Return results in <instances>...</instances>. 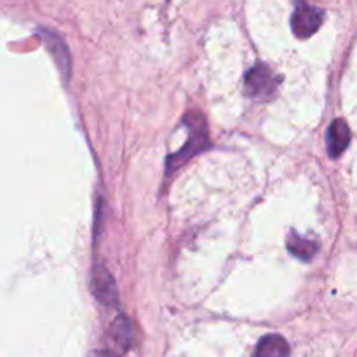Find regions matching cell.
I'll return each instance as SVG.
<instances>
[{
    "label": "cell",
    "instance_id": "obj_5",
    "mask_svg": "<svg viewBox=\"0 0 357 357\" xmlns=\"http://www.w3.org/2000/svg\"><path fill=\"white\" fill-rule=\"evenodd\" d=\"M93 291L94 296L105 305H114L117 303V288L112 279V275L103 267L94 268L93 275Z\"/></svg>",
    "mask_w": 357,
    "mask_h": 357
},
{
    "label": "cell",
    "instance_id": "obj_7",
    "mask_svg": "<svg viewBox=\"0 0 357 357\" xmlns=\"http://www.w3.org/2000/svg\"><path fill=\"white\" fill-rule=\"evenodd\" d=\"M253 357H289V345L279 335H267L258 342Z\"/></svg>",
    "mask_w": 357,
    "mask_h": 357
},
{
    "label": "cell",
    "instance_id": "obj_3",
    "mask_svg": "<svg viewBox=\"0 0 357 357\" xmlns=\"http://www.w3.org/2000/svg\"><path fill=\"white\" fill-rule=\"evenodd\" d=\"M323 23V13L317 7L309 6L305 2L296 3L295 14L291 17V26L296 37L307 38L316 33Z\"/></svg>",
    "mask_w": 357,
    "mask_h": 357
},
{
    "label": "cell",
    "instance_id": "obj_4",
    "mask_svg": "<svg viewBox=\"0 0 357 357\" xmlns=\"http://www.w3.org/2000/svg\"><path fill=\"white\" fill-rule=\"evenodd\" d=\"M108 342H110V356H121L128 351L135 342V331L128 317L119 316L108 330Z\"/></svg>",
    "mask_w": 357,
    "mask_h": 357
},
{
    "label": "cell",
    "instance_id": "obj_10",
    "mask_svg": "<svg viewBox=\"0 0 357 357\" xmlns=\"http://www.w3.org/2000/svg\"><path fill=\"white\" fill-rule=\"evenodd\" d=\"M101 357H112V356H110V354H108V356H101Z\"/></svg>",
    "mask_w": 357,
    "mask_h": 357
},
{
    "label": "cell",
    "instance_id": "obj_8",
    "mask_svg": "<svg viewBox=\"0 0 357 357\" xmlns=\"http://www.w3.org/2000/svg\"><path fill=\"white\" fill-rule=\"evenodd\" d=\"M40 33H42V37H44L45 45H47L49 51H51L52 56H54V59H56V63L59 65V68H61L65 73L70 72V56H68V51H66L65 44L59 40L58 35L51 33V31L42 30Z\"/></svg>",
    "mask_w": 357,
    "mask_h": 357
},
{
    "label": "cell",
    "instance_id": "obj_9",
    "mask_svg": "<svg viewBox=\"0 0 357 357\" xmlns=\"http://www.w3.org/2000/svg\"><path fill=\"white\" fill-rule=\"evenodd\" d=\"M288 248L296 258H302V260H310L317 253V244L314 241L303 239V237L296 236L295 232L289 234Z\"/></svg>",
    "mask_w": 357,
    "mask_h": 357
},
{
    "label": "cell",
    "instance_id": "obj_6",
    "mask_svg": "<svg viewBox=\"0 0 357 357\" xmlns=\"http://www.w3.org/2000/svg\"><path fill=\"white\" fill-rule=\"evenodd\" d=\"M351 143V129H349L347 122L338 119L328 129L326 136V145L328 152H330L331 157H338L345 152V149Z\"/></svg>",
    "mask_w": 357,
    "mask_h": 357
},
{
    "label": "cell",
    "instance_id": "obj_1",
    "mask_svg": "<svg viewBox=\"0 0 357 357\" xmlns=\"http://www.w3.org/2000/svg\"><path fill=\"white\" fill-rule=\"evenodd\" d=\"M185 124H187L188 131V142L183 149L178 153L171 155L167 159V173H173L174 169H178L180 166H183L188 159L195 155L197 152H201L206 145H208V128H206L204 119L199 114H188L185 117Z\"/></svg>",
    "mask_w": 357,
    "mask_h": 357
},
{
    "label": "cell",
    "instance_id": "obj_2",
    "mask_svg": "<svg viewBox=\"0 0 357 357\" xmlns=\"http://www.w3.org/2000/svg\"><path fill=\"white\" fill-rule=\"evenodd\" d=\"M244 91L251 98H271L278 91V79L267 65H257L248 72Z\"/></svg>",
    "mask_w": 357,
    "mask_h": 357
}]
</instances>
